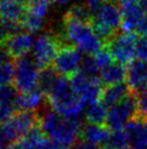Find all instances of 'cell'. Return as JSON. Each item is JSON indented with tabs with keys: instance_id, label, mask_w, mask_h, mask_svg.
<instances>
[{
	"instance_id": "40",
	"label": "cell",
	"mask_w": 147,
	"mask_h": 149,
	"mask_svg": "<svg viewBox=\"0 0 147 149\" xmlns=\"http://www.w3.org/2000/svg\"><path fill=\"white\" fill-rule=\"evenodd\" d=\"M71 1V0H54V2L58 6H66V4H68Z\"/></svg>"
},
{
	"instance_id": "5",
	"label": "cell",
	"mask_w": 147,
	"mask_h": 149,
	"mask_svg": "<svg viewBox=\"0 0 147 149\" xmlns=\"http://www.w3.org/2000/svg\"><path fill=\"white\" fill-rule=\"evenodd\" d=\"M37 124H39V116L37 112L17 110L10 120L0 125V134L4 144L12 145L24 137Z\"/></svg>"
},
{
	"instance_id": "20",
	"label": "cell",
	"mask_w": 147,
	"mask_h": 149,
	"mask_svg": "<svg viewBox=\"0 0 147 149\" xmlns=\"http://www.w3.org/2000/svg\"><path fill=\"white\" fill-rule=\"evenodd\" d=\"M27 13L25 4L14 0H0V20L22 22Z\"/></svg>"
},
{
	"instance_id": "30",
	"label": "cell",
	"mask_w": 147,
	"mask_h": 149,
	"mask_svg": "<svg viewBox=\"0 0 147 149\" xmlns=\"http://www.w3.org/2000/svg\"><path fill=\"white\" fill-rule=\"evenodd\" d=\"M95 62L98 64L100 71L105 69L106 66L110 65L111 63L114 62V59L111 57V54H109V51L107 50L106 47H103L102 49H100L98 52H95L93 54Z\"/></svg>"
},
{
	"instance_id": "16",
	"label": "cell",
	"mask_w": 147,
	"mask_h": 149,
	"mask_svg": "<svg viewBox=\"0 0 147 149\" xmlns=\"http://www.w3.org/2000/svg\"><path fill=\"white\" fill-rule=\"evenodd\" d=\"M48 102L47 95L40 89H33L26 93L17 94L16 98L14 100V107L17 110L24 111H40L42 108H45Z\"/></svg>"
},
{
	"instance_id": "42",
	"label": "cell",
	"mask_w": 147,
	"mask_h": 149,
	"mask_svg": "<svg viewBox=\"0 0 147 149\" xmlns=\"http://www.w3.org/2000/svg\"><path fill=\"white\" fill-rule=\"evenodd\" d=\"M3 144H4V141L2 136H1V134H0V149H3Z\"/></svg>"
},
{
	"instance_id": "18",
	"label": "cell",
	"mask_w": 147,
	"mask_h": 149,
	"mask_svg": "<svg viewBox=\"0 0 147 149\" xmlns=\"http://www.w3.org/2000/svg\"><path fill=\"white\" fill-rule=\"evenodd\" d=\"M48 141V136L42 131L40 124H37L20 141L10 146V149H43Z\"/></svg>"
},
{
	"instance_id": "10",
	"label": "cell",
	"mask_w": 147,
	"mask_h": 149,
	"mask_svg": "<svg viewBox=\"0 0 147 149\" xmlns=\"http://www.w3.org/2000/svg\"><path fill=\"white\" fill-rule=\"evenodd\" d=\"M39 69L28 56L15 60V76L13 85L19 93H26L38 87Z\"/></svg>"
},
{
	"instance_id": "1",
	"label": "cell",
	"mask_w": 147,
	"mask_h": 149,
	"mask_svg": "<svg viewBox=\"0 0 147 149\" xmlns=\"http://www.w3.org/2000/svg\"><path fill=\"white\" fill-rule=\"evenodd\" d=\"M37 113L39 116V124L42 131L51 141L60 144L64 148H69L76 145L83 125L81 118H64L55 111L50 104Z\"/></svg>"
},
{
	"instance_id": "47",
	"label": "cell",
	"mask_w": 147,
	"mask_h": 149,
	"mask_svg": "<svg viewBox=\"0 0 147 149\" xmlns=\"http://www.w3.org/2000/svg\"><path fill=\"white\" fill-rule=\"evenodd\" d=\"M3 149H5V148H3Z\"/></svg>"
},
{
	"instance_id": "26",
	"label": "cell",
	"mask_w": 147,
	"mask_h": 149,
	"mask_svg": "<svg viewBox=\"0 0 147 149\" xmlns=\"http://www.w3.org/2000/svg\"><path fill=\"white\" fill-rule=\"evenodd\" d=\"M65 14L68 15L69 17L75 19V20L82 21V22H88V23H91V20L93 17L92 13L89 11V9L87 8V6L84 3L74 4V6H71L68 9V11Z\"/></svg>"
},
{
	"instance_id": "37",
	"label": "cell",
	"mask_w": 147,
	"mask_h": 149,
	"mask_svg": "<svg viewBox=\"0 0 147 149\" xmlns=\"http://www.w3.org/2000/svg\"><path fill=\"white\" fill-rule=\"evenodd\" d=\"M43 149H64V147H62L60 144H57L53 141H48Z\"/></svg>"
},
{
	"instance_id": "24",
	"label": "cell",
	"mask_w": 147,
	"mask_h": 149,
	"mask_svg": "<svg viewBox=\"0 0 147 149\" xmlns=\"http://www.w3.org/2000/svg\"><path fill=\"white\" fill-rule=\"evenodd\" d=\"M129 146L128 138L126 135V132L123 130L119 131H113L110 134L108 141L102 145L100 148L101 149H126Z\"/></svg>"
},
{
	"instance_id": "2",
	"label": "cell",
	"mask_w": 147,
	"mask_h": 149,
	"mask_svg": "<svg viewBox=\"0 0 147 149\" xmlns=\"http://www.w3.org/2000/svg\"><path fill=\"white\" fill-rule=\"evenodd\" d=\"M56 34L61 39L62 46H75L86 54H94L104 47L91 23L78 21L66 14L62 19L61 33Z\"/></svg>"
},
{
	"instance_id": "28",
	"label": "cell",
	"mask_w": 147,
	"mask_h": 149,
	"mask_svg": "<svg viewBox=\"0 0 147 149\" xmlns=\"http://www.w3.org/2000/svg\"><path fill=\"white\" fill-rule=\"evenodd\" d=\"M80 71L83 74L90 77L100 75V69L95 62L93 54H86L82 57L81 63H80Z\"/></svg>"
},
{
	"instance_id": "6",
	"label": "cell",
	"mask_w": 147,
	"mask_h": 149,
	"mask_svg": "<svg viewBox=\"0 0 147 149\" xmlns=\"http://www.w3.org/2000/svg\"><path fill=\"white\" fill-rule=\"evenodd\" d=\"M62 47L61 39L56 33L45 32L40 34L34 45L33 59L39 70L52 65L58 49Z\"/></svg>"
},
{
	"instance_id": "22",
	"label": "cell",
	"mask_w": 147,
	"mask_h": 149,
	"mask_svg": "<svg viewBox=\"0 0 147 149\" xmlns=\"http://www.w3.org/2000/svg\"><path fill=\"white\" fill-rule=\"evenodd\" d=\"M107 107L102 101H98L95 104H89L84 113V119L88 123L92 124L105 125L107 118Z\"/></svg>"
},
{
	"instance_id": "33",
	"label": "cell",
	"mask_w": 147,
	"mask_h": 149,
	"mask_svg": "<svg viewBox=\"0 0 147 149\" xmlns=\"http://www.w3.org/2000/svg\"><path fill=\"white\" fill-rule=\"evenodd\" d=\"M137 116L147 120V91L137 94Z\"/></svg>"
},
{
	"instance_id": "19",
	"label": "cell",
	"mask_w": 147,
	"mask_h": 149,
	"mask_svg": "<svg viewBox=\"0 0 147 149\" xmlns=\"http://www.w3.org/2000/svg\"><path fill=\"white\" fill-rule=\"evenodd\" d=\"M131 93L130 88L127 85V83H118L109 86H104L101 101L106 107H113L116 104L120 102L122 99H124Z\"/></svg>"
},
{
	"instance_id": "21",
	"label": "cell",
	"mask_w": 147,
	"mask_h": 149,
	"mask_svg": "<svg viewBox=\"0 0 147 149\" xmlns=\"http://www.w3.org/2000/svg\"><path fill=\"white\" fill-rule=\"evenodd\" d=\"M126 72H127L126 65L114 61L110 65L100 71L98 76L104 86H109L114 84L122 83L126 79Z\"/></svg>"
},
{
	"instance_id": "35",
	"label": "cell",
	"mask_w": 147,
	"mask_h": 149,
	"mask_svg": "<svg viewBox=\"0 0 147 149\" xmlns=\"http://www.w3.org/2000/svg\"><path fill=\"white\" fill-rule=\"evenodd\" d=\"M136 34H139V35H145V34H147V11L144 13L143 19H142L139 27L136 29Z\"/></svg>"
},
{
	"instance_id": "36",
	"label": "cell",
	"mask_w": 147,
	"mask_h": 149,
	"mask_svg": "<svg viewBox=\"0 0 147 149\" xmlns=\"http://www.w3.org/2000/svg\"><path fill=\"white\" fill-rule=\"evenodd\" d=\"M74 149H101V148H98V146L95 145H91V144L86 143V141H80V143H77L76 145L74 146Z\"/></svg>"
},
{
	"instance_id": "7",
	"label": "cell",
	"mask_w": 147,
	"mask_h": 149,
	"mask_svg": "<svg viewBox=\"0 0 147 149\" xmlns=\"http://www.w3.org/2000/svg\"><path fill=\"white\" fill-rule=\"evenodd\" d=\"M137 116V95L130 93L120 102L109 108L105 125L110 131L123 130L128 122Z\"/></svg>"
},
{
	"instance_id": "9",
	"label": "cell",
	"mask_w": 147,
	"mask_h": 149,
	"mask_svg": "<svg viewBox=\"0 0 147 149\" xmlns=\"http://www.w3.org/2000/svg\"><path fill=\"white\" fill-rule=\"evenodd\" d=\"M137 34L122 32L118 33L116 36L107 42L105 47L109 51L115 62L121 63L123 65H129L134 61L135 47H136Z\"/></svg>"
},
{
	"instance_id": "31",
	"label": "cell",
	"mask_w": 147,
	"mask_h": 149,
	"mask_svg": "<svg viewBox=\"0 0 147 149\" xmlns=\"http://www.w3.org/2000/svg\"><path fill=\"white\" fill-rule=\"evenodd\" d=\"M17 93L19 91L14 85L0 86V104H14Z\"/></svg>"
},
{
	"instance_id": "13",
	"label": "cell",
	"mask_w": 147,
	"mask_h": 149,
	"mask_svg": "<svg viewBox=\"0 0 147 149\" xmlns=\"http://www.w3.org/2000/svg\"><path fill=\"white\" fill-rule=\"evenodd\" d=\"M131 149H147V120L136 116L123 127Z\"/></svg>"
},
{
	"instance_id": "29",
	"label": "cell",
	"mask_w": 147,
	"mask_h": 149,
	"mask_svg": "<svg viewBox=\"0 0 147 149\" xmlns=\"http://www.w3.org/2000/svg\"><path fill=\"white\" fill-rule=\"evenodd\" d=\"M22 24L24 26V29L28 31L29 33L34 34L43 29V26H45V19L36 17V15L27 12L24 17V20L22 21Z\"/></svg>"
},
{
	"instance_id": "15",
	"label": "cell",
	"mask_w": 147,
	"mask_h": 149,
	"mask_svg": "<svg viewBox=\"0 0 147 149\" xmlns=\"http://www.w3.org/2000/svg\"><path fill=\"white\" fill-rule=\"evenodd\" d=\"M126 83L131 93L139 94L147 91V62L136 60L127 65Z\"/></svg>"
},
{
	"instance_id": "3",
	"label": "cell",
	"mask_w": 147,
	"mask_h": 149,
	"mask_svg": "<svg viewBox=\"0 0 147 149\" xmlns=\"http://www.w3.org/2000/svg\"><path fill=\"white\" fill-rule=\"evenodd\" d=\"M47 99L55 111L67 119L80 118L86 104L73 89L69 79L63 75L57 76L52 88L47 94Z\"/></svg>"
},
{
	"instance_id": "12",
	"label": "cell",
	"mask_w": 147,
	"mask_h": 149,
	"mask_svg": "<svg viewBox=\"0 0 147 149\" xmlns=\"http://www.w3.org/2000/svg\"><path fill=\"white\" fill-rule=\"evenodd\" d=\"M35 39L29 32H19V33L9 35L3 40L1 47L8 52L11 59H16L27 56L29 51L34 48Z\"/></svg>"
},
{
	"instance_id": "25",
	"label": "cell",
	"mask_w": 147,
	"mask_h": 149,
	"mask_svg": "<svg viewBox=\"0 0 147 149\" xmlns=\"http://www.w3.org/2000/svg\"><path fill=\"white\" fill-rule=\"evenodd\" d=\"M15 76V62L11 60L0 61V86L11 85Z\"/></svg>"
},
{
	"instance_id": "46",
	"label": "cell",
	"mask_w": 147,
	"mask_h": 149,
	"mask_svg": "<svg viewBox=\"0 0 147 149\" xmlns=\"http://www.w3.org/2000/svg\"><path fill=\"white\" fill-rule=\"evenodd\" d=\"M64 149H68V148H64Z\"/></svg>"
},
{
	"instance_id": "23",
	"label": "cell",
	"mask_w": 147,
	"mask_h": 149,
	"mask_svg": "<svg viewBox=\"0 0 147 149\" xmlns=\"http://www.w3.org/2000/svg\"><path fill=\"white\" fill-rule=\"evenodd\" d=\"M57 76H58V74H57V72L54 70V68L52 65L40 70V72H39V79H38L39 89L42 91L47 95L50 91V89L52 88L53 84L55 83Z\"/></svg>"
},
{
	"instance_id": "34",
	"label": "cell",
	"mask_w": 147,
	"mask_h": 149,
	"mask_svg": "<svg viewBox=\"0 0 147 149\" xmlns=\"http://www.w3.org/2000/svg\"><path fill=\"white\" fill-rule=\"evenodd\" d=\"M105 1L106 0H86L84 4L87 6V8L89 9V11L92 13V15H94L100 10V8L102 7Z\"/></svg>"
},
{
	"instance_id": "43",
	"label": "cell",
	"mask_w": 147,
	"mask_h": 149,
	"mask_svg": "<svg viewBox=\"0 0 147 149\" xmlns=\"http://www.w3.org/2000/svg\"><path fill=\"white\" fill-rule=\"evenodd\" d=\"M14 1H16V2H20L22 4H25V3H28L29 0H14Z\"/></svg>"
},
{
	"instance_id": "32",
	"label": "cell",
	"mask_w": 147,
	"mask_h": 149,
	"mask_svg": "<svg viewBox=\"0 0 147 149\" xmlns=\"http://www.w3.org/2000/svg\"><path fill=\"white\" fill-rule=\"evenodd\" d=\"M135 56L137 57V60L147 62V34L137 36L136 47H135Z\"/></svg>"
},
{
	"instance_id": "11",
	"label": "cell",
	"mask_w": 147,
	"mask_h": 149,
	"mask_svg": "<svg viewBox=\"0 0 147 149\" xmlns=\"http://www.w3.org/2000/svg\"><path fill=\"white\" fill-rule=\"evenodd\" d=\"M81 59L82 56L77 47L70 45L62 46L57 51L52 66L57 74L70 77L79 71L78 69H80Z\"/></svg>"
},
{
	"instance_id": "27",
	"label": "cell",
	"mask_w": 147,
	"mask_h": 149,
	"mask_svg": "<svg viewBox=\"0 0 147 149\" xmlns=\"http://www.w3.org/2000/svg\"><path fill=\"white\" fill-rule=\"evenodd\" d=\"M52 3L50 0H29L27 3V12L34 14L36 17L45 19L49 12L50 4Z\"/></svg>"
},
{
	"instance_id": "17",
	"label": "cell",
	"mask_w": 147,
	"mask_h": 149,
	"mask_svg": "<svg viewBox=\"0 0 147 149\" xmlns=\"http://www.w3.org/2000/svg\"><path fill=\"white\" fill-rule=\"evenodd\" d=\"M110 134L111 131L106 125L92 124L87 122L84 125H82L79 138L81 139V141H86L91 145L101 147L108 141Z\"/></svg>"
},
{
	"instance_id": "45",
	"label": "cell",
	"mask_w": 147,
	"mask_h": 149,
	"mask_svg": "<svg viewBox=\"0 0 147 149\" xmlns=\"http://www.w3.org/2000/svg\"><path fill=\"white\" fill-rule=\"evenodd\" d=\"M129 1H135V2H139V0H129Z\"/></svg>"
},
{
	"instance_id": "8",
	"label": "cell",
	"mask_w": 147,
	"mask_h": 149,
	"mask_svg": "<svg viewBox=\"0 0 147 149\" xmlns=\"http://www.w3.org/2000/svg\"><path fill=\"white\" fill-rule=\"evenodd\" d=\"M68 79L75 93L86 104H92L101 101L104 85L100 76L90 77L79 70Z\"/></svg>"
},
{
	"instance_id": "44",
	"label": "cell",
	"mask_w": 147,
	"mask_h": 149,
	"mask_svg": "<svg viewBox=\"0 0 147 149\" xmlns=\"http://www.w3.org/2000/svg\"><path fill=\"white\" fill-rule=\"evenodd\" d=\"M108 1H113V2H116V3H119L120 0H108Z\"/></svg>"
},
{
	"instance_id": "14",
	"label": "cell",
	"mask_w": 147,
	"mask_h": 149,
	"mask_svg": "<svg viewBox=\"0 0 147 149\" xmlns=\"http://www.w3.org/2000/svg\"><path fill=\"white\" fill-rule=\"evenodd\" d=\"M119 6L122 17L121 31L129 33H136V29L145 13L144 9L139 6V2L129 1V0H120Z\"/></svg>"
},
{
	"instance_id": "38",
	"label": "cell",
	"mask_w": 147,
	"mask_h": 149,
	"mask_svg": "<svg viewBox=\"0 0 147 149\" xmlns=\"http://www.w3.org/2000/svg\"><path fill=\"white\" fill-rule=\"evenodd\" d=\"M9 57L8 52L5 51V50L2 48V47H0V61H4V60H8Z\"/></svg>"
},
{
	"instance_id": "39",
	"label": "cell",
	"mask_w": 147,
	"mask_h": 149,
	"mask_svg": "<svg viewBox=\"0 0 147 149\" xmlns=\"http://www.w3.org/2000/svg\"><path fill=\"white\" fill-rule=\"evenodd\" d=\"M8 35H7V33L4 32L3 27H2V25L0 24V47H1V45H2V42H3V40L5 39V37H7Z\"/></svg>"
},
{
	"instance_id": "41",
	"label": "cell",
	"mask_w": 147,
	"mask_h": 149,
	"mask_svg": "<svg viewBox=\"0 0 147 149\" xmlns=\"http://www.w3.org/2000/svg\"><path fill=\"white\" fill-rule=\"evenodd\" d=\"M139 3L145 11H147V0H139Z\"/></svg>"
},
{
	"instance_id": "4",
	"label": "cell",
	"mask_w": 147,
	"mask_h": 149,
	"mask_svg": "<svg viewBox=\"0 0 147 149\" xmlns=\"http://www.w3.org/2000/svg\"><path fill=\"white\" fill-rule=\"evenodd\" d=\"M121 22L122 17L119 3L106 0L93 15L91 25L105 47L111 38L120 33Z\"/></svg>"
}]
</instances>
